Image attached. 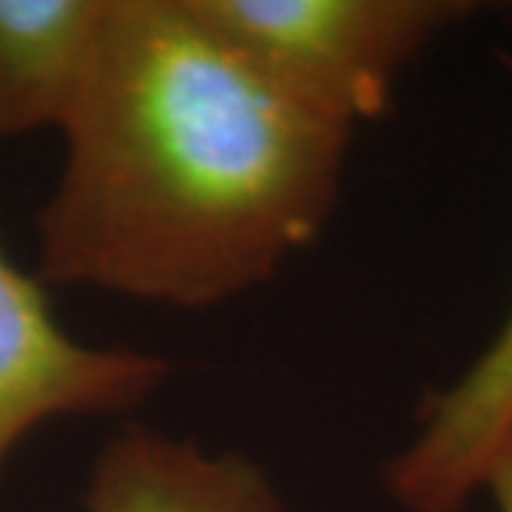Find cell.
<instances>
[{
    "label": "cell",
    "instance_id": "3",
    "mask_svg": "<svg viewBox=\"0 0 512 512\" xmlns=\"http://www.w3.org/2000/svg\"><path fill=\"white\" fill-rule=\"evenodd\" d=\"M168 365L143 350L89 348L55 319L40 282L0 251V467L60 416H117L146 402Z\"/></svg>",
    "mask_w": 512,
    "mask_h": 512
},
{
    "label": "cell",
    "instance_id": "4",
    "mask_svg": "<svg viewBox=\"0 0 512 512\" xmlns=\"http://www.w3.org/2000/svg\"><path fill=\"white\" fill-rule=\"evenodd\" d=\"M510 436L512 313L473 367L427 402L421 433L390 464L387 487L410 512H461Z\"/></svg>",
    "mask_w": 512,
    "mask_h": 512
},
{
    "label": "cell",
    "instance_id": "7",
    "mask_svg": "<svg viewBox=\"0 0 512 512\" xmlns=\"http://www.w3.org/2000/svg\"><path fill=\"white\" fill-rule=\"evenodd\" d=\"M481 484H487V487L493 490L498 512H512V436L504 441V447L495 453V458L490 461V467H487Z\"/></svg>",
    "mask_w": 512,
    "mask_h": 512
},
{
    "label": "cell",
    "instance_id": "5",
    "mask_svg": "<svg viewBox=\"0 0 512 512\" xmlns=\"http://www.w3.org/2000/svg\"><path fill=\"white\" fill-rule=\"evenodd\" d=\"M109 9L111 0H0V137L66 128Z\"/></svg>",
    "mask_w": 512,
    "mask_h": 512
},
{
    "label": "cell",
    "instance_id": "6",
    "mask_svg": "<svg viewBox=\"0 0 512 512\" xmlns=\"http://www.w3.org/2000/svg\"><path fill=\"white\" fill-rule=\"evenodd\" d=\"M89 512H285L265 476L239 456L128 427L106 444L86 495Z\"/></svg>",
    "mask_w": 512,
    "mask_h": 512
},
{
    "label": "cell",
    "instance_id": "1",
    "mask_svg": "<svg viewBox=\"0 0 512 512\" xmlns=\"http://www.w3.org/2000/svg\"><path fill=\"white\" fill-rule=\"evenodd\" d=\"M63 134L43 279L197 311L316 239L353 131L276 92L188 0H111Z\"/></svg>",
    "mask_w": 512,
    "mask_h": 512
},
{
    "label": "cell",
    "instance_id": "2",
    "mask_svg": "<svg viewBox=\"0 0 512 512\" xmlns=\"http://www.w3.org/2000/svg\"><path fill=\"white\" fill-rule=\"evenodd\" d=\"M265 83L339 128L382 117L402 69L467 18L456 0H188Z\"/></svg>",
    "mask_w": 512,
    "mask_h": 512
}]
</instances>
